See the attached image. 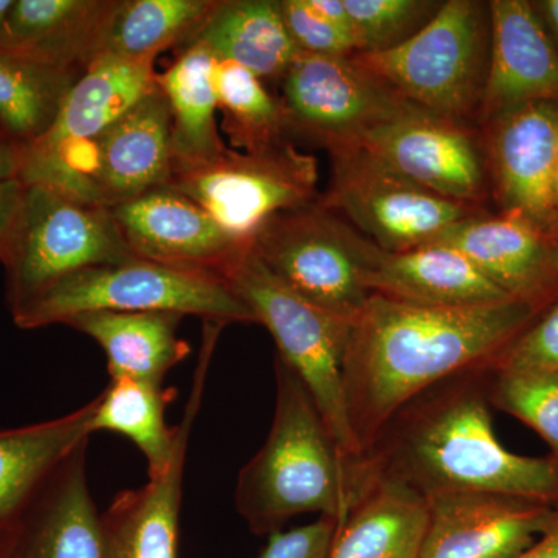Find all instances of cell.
Instances as JSON below:
<instances>
[{
    "label": "cell",
    "instance_id": "4fadbf2b",
    "mask_svg": "<svg viewBox=\"0 0 558 558\" xmlns=\"http://www.w3.org/2000/svg\"><path fill=\"white\" fill-rule=\"evenodd\" d=\"M349 143L447 199L483 208L490 194L481 134L468 123L417 108Z\"/></svg>",
    "mask_w": 558,
    "mask_h": 558
},
{
    "label": "cell",
    "instance_id": "836d02e7",
    "mask_svg": "<svg viewBox=\"0 0 558 558\" xmlns=\"http://www.w3.org/2000/svg\"><path fill=\"white\" fill-rule=\"evenodd\" d=\"M279 10L300 53L349 57L357 51L352 33L325 20L310 0H279Z\"/></svg>",
    "mask_w": 558,
    "mask_h": 558
},
{
    "label": "cell",
    "instance_id": "7402d4cb",
    "mask_svg": "<svg viewBox=\"0 0 558 558\" xmlns=\"http://www.w3.org/2000/svg\"><path fill=\"white\" fill-rule=\"evenodd\" d=\"M97 399L68 416L0 429V539L9 534L39 488L92 432Z\"/></svg>",
    "mask_w": 558,
    "mask_h": 558
},
{
    "label": "cell",
    "instance_id": "ee69618b",
    "mask_svg": "<svg viewBox=\"0 0 558 558\" xmlns=\"http://www.w3.org/2000/svg\"><path fill=\"white\" fill-rule=\"evenodd\" d=\"M556 189H557V194H558V171H557V182H556Z\"/></svg>",
    "mask_w": 558,
    "mask_h": 558
},
{
    "label": "cell",
    "instance_id": "ab89813d",
    "mask_svg": "<svg viewBox=\"0 0 558 558\" xmlns=\"http://www.w3.org/2000/svg\"><path fill=\"white\" fill-rule=\"evenodd\" d=\"M310 2L312 9L322 14L325 20H328L332 22V24L344 28V31L352 33L351 21H349L344 0H310Z\"/></svg>",
    "mask_w": 558,
    "mask_h": 558
},
{
    "label": "cell",
    "instance_id": "4dcf8cb0",
    "mask_svg": "<svg viewBox=\"0 0 558 558\" xmlns=\"http://www.w3.org/2000/svg\"><path fill=\"white\" fill-rule=\"evenodd\" d=\"M213 84L222 113V131L234 149L250 153L286 140L288 113L259 76L234 62L216 60Z\"/></svg>",
    "mask_w": 558,
    "mask_h": 558
},
{
    "label": "cell",
    "instance_id": "9a60e30c",
    "mask_svg": "<svg viewBox=\"0 0 558 558\" xmlns=\"http://www.w3.org/2000/svg\"><path fill=\"white\" fill-rule=\"evenodd\" d=\"M137 258L222 277L248 242L231 236L196 202L171 186L109 208Z\"/></svg>",
    "mask_w": 558,
    "mask_h": 558
},
{
    "label": "cell",
    "instance_id": "3957f363",
    "mask_svg": "<svg viewBox=\"0 0 558 558\" xmlns=\"http://www.w3.org/2000/svg\"><path fill=\"white\" fill-rule=\"evenodd\" d=\"M277 402L266 442L242 468L238 512L256 535H271L301 513L343 523L371 484L365 459L348 458L300 377L275 359Z\"/></svg>",
    "mask_w": 558,
    "mask_h": 558
},
{
    "label": "cell",
    "instance_id": "6da1fadb",
    "mask_svg": "<svg viewBox=\"0 0 558 558\" xmlns=\"http://www.w3.org/2000/svg\"><path fill=\"white\" fill-rule=\"evenodd\" d=\"M542 312L519 300L428 307L371 293L351 322L343 363L348 421L362 454L410 400L495 365Z\"/></svg>",
    "mask_w": 558,
    "mask_h": 558
},
{
    "label": "cell",
    "instance_id": "b9f144b4",
    "mask_svg": "<svg viewBox=\"0 0 558 558\" xmlns=\"http://www.w3.org/2000/svg\"><path fill=\"white\" fill-rule=\"evenodd\" d=\"M14 0H0V47L11 46L10 14Z\"/></svg>",
    "mask_w": 558,
    "mask_h": 558
},
{
    "label": "cell",
    "instance_id": "8fae6325",
    "mask_svg": "<svg viewBox=\"0 0 558 558\" xmlns=\"http://www.w3.org/2000/svg\"><path fill=\"white\" fill-rule=\"evenodd\" d=\"M281 80L290 130L317 138L326 148L417 109L354 54L299 51Z\"/></svg>",
    "mask_w": 558,
    "mask_h": 558
},
{
    "label": "cell",
    "instance_id": "d590c367",
    "mask_svg": "<svg viewBox=\"0 0 558 558\" xmlns=\"http://www.w3.org/2000/svg\"><path fill=\"white\" fill-rule=\"evenodd\" d=\"M339 523L319 517L314 523L269 535L258 558H326Z\"/></svg>",
    "mask_w": 558,
    "mask_h": 558
},
{
    "label": "cell",
    "instance_id": "44dd1931",
    "mask_svg": "<svg viewBox=\"0 0 558 558\" xmlns=\"http://www.w3.org/2000/svg\"><path fill=\"white\" fill-rule=\"evenodd\" d=\"M366 286L371 293L428 307H475L513 300L468 256L438 244L381 252Z\"/></svg>",
    "mask_w": 558,
    "mask_h": 558
},
{
    "label": "cell",
    "instance_id": "ba28073f",
    "mask_svg": "<svg viewBox=\"0 0 558 558\" xmlns=\"http://www.w3.org/2000/svg\"><path fill=\"white\" fill-rule=\"evenodd\" d=\"M134 258L109 208L81 204L43 185H25L2 264L11 315L70 274Z\"/></svg>",
    "mask_w": 558,
    "mask_h": 558
},
{
    "label": "cell",
    "instance_id": "f546056e",
    "mask_svg": "<svg viewBox=\"0 0 558 558\" xmlns=\"http://www.w3.org/2000/svg\"><path fill=\"white\" fill-rule=\"evenodd\" d=\"M218 0H116L101 53L156 60L161 50L186 46Z\"/></svg>",
    "mask_w": 558,
    "mask_h": 558
},
{
    "label": "cell",
    "instance_id": "277c9868",
    "mask_svg": "<svg viewBox=\"0 0 558 558\" xmlns=\"http://www.w3.org/2000/svg\"><path fill=\"white\" fill-rule=\"evenodd\" d=\"M89 312H171L223 326L255 323L222 278L137 256L70 274L11 317L21 329H38Z\"/></svg>",
    "mask_w": 558,
    "mask_h": 558
},
{
    "label": "cell",
    "instance_id": "60d3db41",
    "mask_svg": "<svg viewBox=\"0 0 558 558\" xmlns=\"http://www.w3.org/2000/svg\"><path fill=\"white\" fill-rule=\"evenodd\" d=\"M532 5L558 47V0H538L532 2Z\"/></svg>",
    "mask_w": 558,
    "mask_h": 558
},
{
    "label": "cell",
    "instance_id": "ac0fdd59",
    "mask_svg": "<svg viewBox=\"0 0 558 558\" xmlns=\"http://www.w3.org/2000/svg\"><path fill=\"white\" fill-rule=\"evenodd\" d=\"M223 325L205 322L204 343L194 373L193 388L182 421L175 427L167 424L168 405L178 389L131 379L110 380L97 398L92 432H109L124 436L146 459L148 475L157 476L170 468L175 454L189 444L191 428L199 413L209 362Z\"/></svg>",
    "mask_w": 558,
    "mask_h": 558
},
{
    "label": "cell",
    "instance_id": "9c48e42d",
    "mask_svg": "<svg viewBox=\"0 0 558 558\" xmlns=\"http://www.w3.org/2000/svg\"><path fill=\"white\" fill-rule=\"evenodd\" d=\"M317 159L288 140L250 153L226 148L199 163L172 165L168 183L242 242H250L278 213L317 201Z\"/></svg>",
    "mask_w": 558,
    "mask_h": 558
},
{
    "label": "cell",
    "instance_id": "8d00e7d4",
    "mask_svg": "<svg viewBox=\"0 0 558 558\" xmlns=\"http://www.w3.org/2000/svg\"><path fill=\"white\" fill-rule=\"evenodd\" d=\"M24 194L25 183L20 179H0V263L9 250Z\"/></svg>",
    "mask_w": 558,
    "mask_h": 558
},
{
    "label": "cell",
    "instance_id": "8992f818",
    "mask_svg": "<svg viewBox=\"0 0 558 558\" xmlns=\"http://www.w3.org/2000/svg\"><path fill=\"white\" fill-rule=\"evenodd\" d=\"M490 36L488 2L449 0L402 46L354 57L417 108L468 123L483 100Z\"/></svg>",
    "mask_w": 558,
    "mask_h": 558
},
{
    "label": "cell",
    "instance_id": "7c38bea8",
    "mask_svg": "<svg viewBox=\"0 0 558 558\" xmlns=\"http://www.w3.org/2000/svg\"><path fill=\"white\" fill-rule=\"evenodd\" d=\"M488 185L498 215L558 234V105L517 106L481 124Z\"/></svg>",
    "mask_w": 558,
    "mask_h": 558
},
{
    "label": "cell",
    "instance_id": "7a4b0ae2",
    "mask_svg": "<svg viewBox=\"0 0 558 558\" xmlns=\"http://www.w3.org/2000/svg\"><path fill=\"white\" fill-rule=\"evenodd\" d=\"M494 365L428 388L395 414L363 454L371 478L422 498L497 492L558 502V461L505 449L490 414Z\"/></svg>",
    "mask_w": 558,
    "mask_h": 558
},
{
    "label": "cell",
    "instance_id": "30bf717a",
    "mask_svg": "<svg viewBox=\"0 0 558 558\" xmlns=\"http://www.w3.org/2000/svg\"><path fill=\"white\" fill-rule=\"evenodd\" d=\"M328 150L330 182L318 201L384 252L427 245L454 223L486 213L432 193L352 143Z\"/></svg>",
    "mask_w": 558,
    "mask_h": 558
},
{
    "label": "cell",
    "instance_id": "cb8c5ba5",
    "mask_svg": "<svg viewBox=\"0 0 558 558\" xmlns=\"http://www.w3.org/2000/svg\"><path fill=\"white\" fill-rule=\"evenodd\" d=\"M182 315L171 312H89L65 323L97 341L108 359L110 380L161 385L191 348L179 339Z\"/></svg>",
    "mask_w": 558,
    "mask_h": 558
},
{
    "label": "cell",
    "instance_id": "f35d334b",
    "mask_svg": "<svg viewBox=\"0 0 558 558\" xmlns=\"http://www.w3.org/2000/svg\"><path fill=\"white\" fill-rule=\"evenodd\" d=\"M517 558H558V508L545 534Z\"/></svg>",
    "mask_w": 558,
    "mask_h": 558
},
{
    "label": "cell",
    "instance_id": "603a6c76",
    "mask_svg": "<svg viewBox=\"0 0 558 558\" xmlns=\"http://www.w3.org/2000/svg\"><path fill=\"white\" fill-rule=\"evenodd\" d=\"M186 447L163 473L120 492L101 513L102 558H178Z\"/></svg>",
    "mask_w": 558,
    "mask_h": 558
},
{
    "label": "cell",
    "instance_id": "1f68e13d",
    "mask_svg": "<svg viewBox=\"0 0 558 558\" xmlns=\"http://www.w3.org/2000/svg\"><path fill=\"white\" fill-rule=\"evenodd\" d=\"M488 395L492 407L537 432L558 461V374L495 363Z\"/></svg>",
    "mask_w": 558,
    "mask_h": 558
},
{
    "label": "cell",
    "instance_id": "52a82bcc",
    "mask_svg": "<svg viewBox=\"0 0 558 558\" xmlns=\"http://www.w3.org/2000/svg\"><path fill=\"white\" fill-rule=\"evenodd\" d=\"M267 269L319 310L352 322L384 250L318 199L278 213L250 240Z\"/></svg>",
    "mask_w": 558,
    "mask_h": 558
},
{
    "label": "cell",
    "instance_id": "2e32d148",
    "mask_svg": "<svg viewBox=\"0 0 558 558\" xmlns=\"http://www.w3.org/2000/svg\"><path fill=\"white\" fill-rule=\"evenodd\" d=\"M87 442L51 473L0 539V558H102L101 513L87 478Z\"/></svg>",
    "mask_w": 558,
    "mask_h": 558
},
{
    "label": "cell",
    "instance_id": "d4e9b609",
    "mask_svg": "<svg viewBox=\"0 0 558 558\" xmlns=\"http://www.w3.org/2000/svg\"><path fill=\"white\" fill-rule=\"evenodd\" d=\"M189 44H199L215 60L234 62L260 80H281L299 54L279 0H218Z\"/></svg>",
    "mask_w": 558,
    "mask_h": 558
},
{
    "label": "cell",
    "instance_id": "83f0119b",
    "mask_svg": "<svg viewBox=\"0 0 558 558\" xmlns=\"http://www.w3.org/2000/svg\"><path fill=\"white\" fill-rule=\"evenodd\" d=\"M215 62L199 44H186L178 60L159 73L171 112L172 165L211 160L227 148L216 123Z\"/></svg>",
    "mask_w": 558,
    "mask_h": 558
},
{
    "label": "cell",
    "instance_id": "484cf974",
    "mask_svg": "<svg viewBox=\"0 0 558 558\" xmlns=\"http://www.w3.org/2000/svg\"><path fill=\"white\" fill-rule=\"evenodd\" d=\"M425 524V498L371 478L337 527L326 558H421Z\"/></svg>",
    "mask_w": 558,
    "mask_h": 558
},
{
    "label": "cell",
    "instance_id": "f1b7e54d",
    "mask_svg": "<svg viewBox=\"0 0 558 558\" xmlns=\"http://www.w3.org/2000/svg\"><path fill=\"white\" fill-rule=\"evenodd\" d=\"M81 73L35 51L0 47V128L22 146L38 142Z\"/></svg>",
    "mask_w": 558,
    "mask_h": 558
},
{
    "label": "cell",
    "instance_id": "7bdbcfd3",
    "mask_svg": "<svg viewBox=\"0 0 558 558\" xmlns=\"http://www.w3.org/2000/svg\"><path fill=\"white\" fill-rule=\"evenodd\" d=\"M550 264H553V269L558 275V234L550 240Z\"/></svg>",
    "mask_w": 558,
    "mask_h": 558
},
{
    "label": "cell",
    "instance_id": "d6a6232c",
    "mask_svg": "<svg viewBox=\"0 0 558 558\" xmlns=\"http://www.w3.org/2000/svg\"><path fill=\"white\" fill-rule=\"evenodd\" d=\"M440 5L442 2L432 0H344L355 53H380L402 46Z\"/></svg>",
    "mask_w": 558,
    "mask_h": 558
},
{
    "label": "cell",
    "instance_id": "4316f807",
    "mask_svg": "<svg viewBox=\"0 0 558 558\" xmlns=\"http://www.w3.org/2000/svg\"><path fill=\"white\" fill-rule=\"evenodd\" d=\"M116 0H14L11 46L83 72L101 53Z\"/></svg>",
    "mask_w": 558,
    "mask_h": 558
},
{
    "label": "cell",
    "instance_id": "5bb4252c",
    "mask_svg": "<svg viewBox=\"0 0 558 558\" xmlns=\"http://www.w3.org/2000/svg\"><path fill=\"white\" fill-rule=\"evenodd\" d=\"M427 501L421 558H517L553 523L558 502L457 492Z\"/></svg>",
    "mask_w": 558,
    "mask_h": 558
},
{
    "label": "cell",
    "instance_id": "5b68a950",
    "mask_svg": "<svg viewBox=\"0 0 558 558\" xmlns=\"http://www.w3.org/2000/svg\"><path fill=\"white\" fill-rule=\"evenodd\" d=\"M220 278L252 311L255 323L269 329L278 357L311 392L340 450L348 458L362 459L344 400L343 363L351 322L293 292L267 269L250 242Z\"/></svg>",
    "mask_w": 558,
    "mask_h": 558
},
{
    "label": "cell",
    "instance_id": "e0dca14e",
    "mask_svg": "<svg viewBox=\"0 0 558 558\" xmlns=\"http://www.w3.org/2000/svg\"><path fill=\"white\" fill-rule=\"evenodd\" d=\"M490 60L480 124L527 102L558 105V47L529 0H492Z\"/></svg>",
    "mask_w": 558,
    "mask_h": 558
},
{
    "label": "cell",
    "instance_id": "ffe728a7",
    "mask_svg": "<svg viewBox=\"0 0 558 558\" xmlns=\"http://www.w3.org/2000/svg\"><path fill=\"white\" fill-rule=\"evenodd\" d=\"M156 60L100 53L83 70L62 102L57 120L22 157H47L89 143L159 86Z\"/></svg>",
    "mask_w": 558,
    "mask_h": 558
},
{
    "label": "cell",
    "instance_id": "74e56055",
    "mask_svg": "<svg viewBox=\"0 0 558 558\" xmlns=\"http://www.w3.org/2000/svg\"><path fill=\"white\" fill-rule=\"evenodd\" d=\"M24 146L0 128V179H20Z\"/></svg>",
    "mask_w": 558,
    "mask_h": 558
},
{
    "label": "cell",
    "instance_id": "e575fe53",
    "mask_svg": "<svg viewBox=\"0 0 558 558\" xmlns=\"http://www.w3.org/2000/svg\"><path fill=\"white\" fill-rule=\"evenodd\" d=\"M497 365L558 374V299L517 337Z\"/></svg>",
    "mask_w": 558,
    "mask_h": 558
},
{
    "label": "cell",
    "instance_id": "d6986e66",
    "mask_svg": "<svg viewBox=\"0 0 558 558\" xmlns=\"http://www.w3.org/2000/svg\"><path fill=\"white\" fill-rule=\"evenodd\" d=\"M550 240L519 219L481 213L444 230L428 244L458 250L510 299L545 311L558 299Z\"/></svg>",
    "mask_w": 558,
    "mask_h": 558
}]
</instances>
